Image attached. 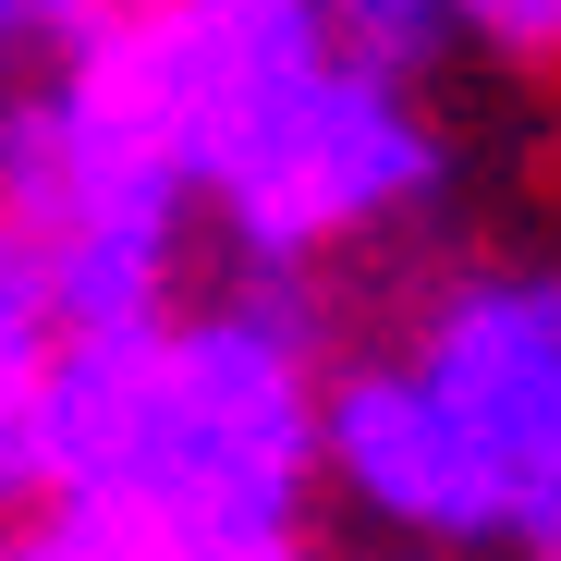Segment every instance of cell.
Returning <instances> with one entry per match:
<instances>
[{"label":"cell","instance_id":"2","mask_svg":"<svg viewBox=\"0 0 561 561\" xmlns=\"http://www.w3.org/2000/svg\"><path fill=\"white\" fill-rule=\"evenodd\" d=\"M318 73H330L318 0H99L49 49V85L99 135L159 159L183 196H208L232 171V147L280 99H306Z\"/></svg>","mask_w":561,"mask_h":561},{"label":"cell","instance_id":"10","mask_svg":"<svg viewBox=\"0 0 561 561\" xmlns=\"http://www.w3.org/2000/svg\"><path fill=\"white\" fill-rule=\"evenodd\" d=\"M13 13H25V37H37V49H61L85 13H99V0H13Z\"/></svg>","mask_w":561,"mask_h":561},{"label":"cell","instance_id":"6","mask_svg":"<svg viewBox=\"0 0 561 561\" xmlns=\"http://www.w3.org/2000/svg\"><path fill=\"white\" fill-rule=\"evenodd\" d=\"M318 463L379 525H403V537H451V549L501 537L489 463L439 415V391L415 379V366H342V379H318Z\"/></svg>","mask_w":561,"mask_h":561},{"label":"cell","instance_id":"4","mask_svg":"<svg viewBox=\"0 0 561 561\" xmlns=\"http://www.w3.org/2000/svg\"><path fill=\"white\" fill-rule=\"evenodd\" d=\"M427 183H439V135L415 123V85H379V73L330 61L306 99H280L232 147L208 208H220L244 268H306V256H330L354 232L403 220Z\"/></svg>","mask_w":561,"mask_h":561},{"label":"cell","instance_id":"8","mask_svg":"<svg viewBox=\"0 0 561 561\" xmlns=\"http://www.w3.org/2000/svg\"><path fill=\"white\" fill-rule=\"evenodd\" d=\"M451 25H477L501 61H561V0H451Z\"/></svg>","mask_w":561,"mask_h":561},{"label":"cell","instance_id":"11","mask_svg":"<svg viewBox=\"0 0 561 561\" xmlns=\"http://www.w3.org/2000/svg\"><path fill=\"white\" fill-rule=\"evenodd\" d=\"M183 561H318L306 537H268V549H183Z\"/></svg>","mask_w":561,"mask_h":561},{"label":"cell","instance_id":"9","mask_svg":"<svg viewBox=\"0 0 561 561\" xmlns=\"http://www.w3.org/2000/svg\"><path fill=\"white\" fill-rule=\"evenodd\" d=\"M37 513V403H0V525Z\"/></svg>","mask_w":561,"mask_h":561},{"label":"cell","instance_id":"7","mask_svg":"<svg viewBox=\"0 0 561 561\" xmlns=\"http://www.w3.org/2000/svg\"><path fill=\"white\" fill-rule=\"evenodd\" d=\"M330 13V61L379 73V85H415L427 49L451 37V0H318Z\"/></svg>","mask_w":561,"mask_h":561},{"label":"cell","instance_id":"3","mask_svg":"<svg viewBox=\"0 0 561 561\" xmlns=\"http://www.w3.org/2000/svg\"><path fill=\"white\" fill-rule=\"evenodd\" d=\"M183 220H196V196L159 159H135L123 135H99L49 73L25 99H0V232L37 256L61 342H111V330L183 318L171 306Z\"/></svg>","mask_w":561,"mask_h":561},{"label":"cell","instance_id":"1","mask_svg":"<svg viewBox=\"0 0 561 561\" xmlns=\"http://www.w3.org/2000/svg\"><path fill=\"white\" fill-rule=\"evenodd\" d=\"M318 489V294L244 268L220 306L61 342L37 379V501L147 513L171 549L306 537Z\"/></svg>","mask_w":561,"mask_h":561},{"label":"cell","instance_id":"12","mask_svg":"<svg viewBox=\"0 0 561 561\" xmlns=\"http://www.w3.org/2000/svg\"><path fill=\"white\" fill-rule=\"evenodd\" d=\"M13 37H25V13H13V0H0V49H13Z\"/></svg>","mask_w":561,"mask_h":561},{"label":"cell","instance_id":"5","mask_svg":"<svg viewBox=\"0 0 561 561\" xmlns=\"http://www.w3.org/2000/svg\"><path fill=\"white\" fill-rule=\"evenodd\" d=\"M415 379L477 439L489 489H501V537L561 561V280H463V294H439Z\"/></svg>","mask_w":561,"mask_h":561}]
</instances>
